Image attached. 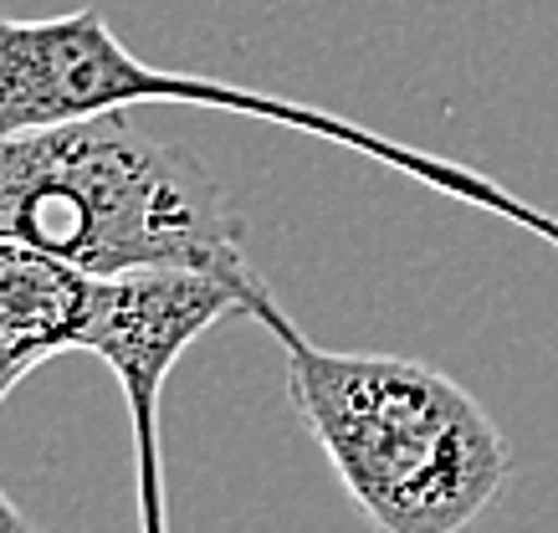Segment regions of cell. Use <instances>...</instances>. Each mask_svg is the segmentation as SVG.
Masks as SVG:
<instances>
[{
  "label": "cell",
  "instance_id": "6da1fadb",
  "mask_svg": "<svg viewBox=\"0 0 558 533\" xmlns=\"http://www.w3.org/2000/svg\"><path fill=\"white\" fill-rule=\"evenodd\" d=\"M0 241L87 277L149 267L262 277L220 174L185 144L144 134L129 113L0 129Z\"/></svg>",
  "mask_w": 558,
  "mask_h": 533
},
{
  "label": "cell",
  "instance_id": "7a4b0ae2",
  "mask_svg": "<svg viewBox=\"0 0 558 533\" xmlns=\"http://www.w3.org/2000/svg\"><path fill=\"white\" fill-rule=\"evenodd\" d=\"M256 324L288 354V400L374 533H466L512 472L487 405L405 354L323 349L267 298Z\"/></svg>",
  "mask_w": 558,
  "mask_h": 533
},
{
  "label": "cell",
  "instance_id": "3957f363",
  "mask_svg": "<svg viewBox=\"0 0 558 533\" xmlns=\"http://www.w3.org/2000/svg\"><path fill=\"white\" fill-rule=\"evenodd\" d=\"M129 108H216V113H241L252 123H282L292 134L359 149L374 165L410 174L461 206L492 210L497 221L533 231L558 252L554 210L518 201L492 174L472 170L461 159L425 155L389 134H374L364 123L303 104V98H277L262 87L159 68L123 47L98 5H77L62 16H0V129H47V123L102 119V113H129Z\"/></svg>",
  "mask_w": 558,
  "mask_h": 533
},
{
  "label": "cell",
  "instance_id": "277c9868",
  "mask_svg": "<svg viewBox=\"0 0 558 533\" xmlns=\"http://www.w3.org/2000/svg\"><path fill=\"white\" fill-rule=\"evenodd\" d=\"M271 298L262 277L195 272V267H149V272L93 277L77 354H98L119 390H159L195 339H205L220 318H256Z\"/></svg>",
  "mask_w": 558,
  "mask_h": 533
},
{
  "label": "cell",
  "instance_id": "5b68a950",
  "mask_svg": "<svg viewBox=\"0 0 558 533\" xmlns=\"http://www.w3.org/2000/svg\"><path fill=\"white\" fill-rule=\"evenodd\" d=\"M93 277L21 241H0V405L57 354H77Z\"/></svg>",
  "mask_w": 558,
  "mask_h": 533
},
{
  "label": "cell",
  "instance_id": "8992f818",
  "mask_svg": "<svg viewBox=\"0 0 558 533\" xmlns=\"http://www.w3.org/2000/svg\"><path fill=\"white\" fill-rule=\"evenodd\" d=\"M129 431H134V502L138 533H170V498H165V457H159V390H123Z\"/></svg>",
  "mask_w": 558,
  "mask_h": 533
},
{
  "label": "cell",
  "instance_id": "52a82bcc",
  "mask_svg": "<svg viewBox=\"0 0 558 533\" xmlns=\"http://www.w3.org/2000/svg\"><path fill=\"white\" fill-rule=\"evenodd\" d=\"M0 533H41L32 518H26L16 502H11V493H5V487H0Z\"/></svg>",
  "mask_w": 558,
  "mask_h": 533
}]
</instances>
